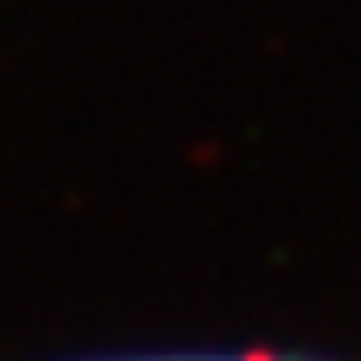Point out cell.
<instances>
[{
	"mask_svg": "<svg viewBox=\"0 0 361 361\" xmlns=\"http://www.w3.org/2000/svg\"><path fill=\"white\" fill-rule=\"evenodd\" d=\"M92 361H334V356H286V350H178V356H92Z\"/></svg>",
	"mask_w": 361,
	"mask_h": 361,
	"instance_id": "1",
	"label": "cell"
}]
</instances>
